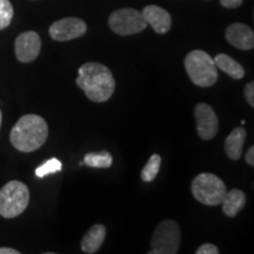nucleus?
Wrapping results in <instances>:
<instances>
[{
  "mask_svg": "<svg viewBox=\"0 0 254 254\" xmlns=\"http://www.w3.org/2000/svg\"><path fill=\"white\" fill-rule=\"evenodd\" d=\"M77 85L88 99L94 103H104L112 97L116 90V80L109 67L99 63H86L78 69Z\"/></svg>",
  "mask_w": 254,
  "mask_h": 254,
  "instance_id": "f257e3e1",
  "label": "nucleus"
},
{
  "mask_svg": "<svg viewBox=\"0 0 254 254\" xmlns=\"http://www.w3.org/2000/svg\"><path fill=\"white\" fill-rule=\"evenodd\" d=\"M47 136L49 126L45 119L37 114H26L13 126L9 140L18 151L30 153L45 144Z\"/></svg>",
  "mask_w": 254,
  "mask_h": 254,
  "instance_id": "f03ea898",
  "label": "nucleus"
},
{
  "mask_svg": "<svg viewBox=\"0 0 254 254\" xmlns=\"http://www.w3.org/2000/svg\"><path fill=\"white\" fill-rule=\"evenodd\" d=\"M185 68L190 81L199 87H211L218 80L214 60L202 50L190 51L185 58Z\"/></svg>",
  "mask_w": 254,
  "mask_h": 254,
  "instance_id": "7ed1b4c3",
  "label": "nucleus"
},
{
  "mask_svg": "<svg viewBox=\"0 0 254 254\" xmlns=\"http://www.w3.org/2000/svg\"><path fill=\"white\" fill-rule=\"evenodd\" d=\"M30 202V190L24 183L12 180L0 190V215L12 219L20 215Z\"/></svg>",
  "mask_w": 254,
  "mask_h": 254,
  "instance_id": "20e7f679",
  "label": "nucleus"
},
{
  "mask_svg": "<svg viewBox=\"0 0 254 254\" xmlns=\"http://www.w3.org/2000/svg\"><path fill=\"white\" fill-rule=\"evenodd\" d=\"M193 195L201 204L218 206L226 193V185L220 178L212 173H200L190 185Z\"/></svg>",
  "mask_w": 254,
  "mask_h": 254,
  "instance_id": "39448f33",
  "label": "nucleus"
},
{
  "mask_svg": "<svg viewBox=\"0 0 254 254\" xmlns=\"http://www.w3.org/2000/svg\"><path fill=\"white\" fill-rule=\"evenodd\" d=\"M150 254H176L180 246V227L173 220L161 221L154 230Z\"/></svg>",
  "mask_w": 254,
  "mask_h": 254,
  "instance_id": "423d86ee",
  "label": "nucleus"
},
{
  "mask_svg": "<svg viewBox=\"0 0 254 254\" xmlns=\"http://www.w3.org/2000/svg\"><path fill=\"white\" fill-rule=\"evenodd\" d=\"M109 25L111 30L119 36H132L144 31L147 23L141 12L134 8H120L111 14Z\"/></svg>",
  "mask_w": 254,
  "mask_h": 254,
  "instance_id": "0eeeda50",
  "label": "nucleus"
},
{
  "mask_svg": "<svg viewBox=\"0 0 254 254\" xmlns=\"http://www.w3.org/2000/svg\"><path fill=\"white\" fill-rule=\"evenodd\" d=\"M87 25L79 18H64L51 25L50 36L53 40L68 41L86 33Z\"/></svg>",
  "mask_w": 254,
  "mask_h": 254,
  "instance_id": "6e6552de",
  "label": "nucleus"
},
{
  "mask_svg": "<svg viewBox=\"0 0 254 254\" xmlns=\"http://www.w3.org/2000/svg\"><path fill=\"white\" fill-rule=\"evenodd\" d=\"M196 131L202 140H211L219 131V119L208 104H198L194 109Z\"/></svg>",
  "mask_w": 254,
  "mask_h": 254,
  "instance_id": "1a4fd4ad",
  "label": "nucleus"
},
{
  "mask_svg": "<svg viewBox=\"0 0 254 254\" xmlns=\"http://www.w3.org/2000/svg\"><path fill=\"white\" fill-rule=\"evenodd\" d=\"M15 56L20 63H31L37 59L41 50V40L39 34L34 31L21 33L15 39Z\"/></svg>",
  "mask_w": 254,
  "mask_h": 254,
  "instance_id": "9d476101",
  "label": "nucleus"
},
{
  "mask_svg": "<svg viewBox=\"0 0 254 254\" xmlns=\"http://www.w3.org/2000/svg\"><path fill=\"white\" fill-rule=\"evenodd\" d=\"M226 39L238 50L249 51L254 47V32L245 24L234 23L230 25L226 30Z\"/></svg>",
  "mask_w": 254,
  "mask_h": 254,
  "instance_id": "9b49d317",
  "label": "nucleus"
},
{
  "mask_svg": "<svg viewBox=\"0 0 254 254\" xmlns=\"http://www.w3.org/2000/svg\"><path fill=\"white\" fill-rule=\"evenodd\" d=\"M142 17L146 23L150 24L152 28L159 34H165L172 26V18L166 9L157 5H148L142 9Z\"/></svg>",
  "mask_w": 254,
  "mask_h": 254,
  "instance_id": "f8f14e48",
  "label": "nucleus"
},
{
  "mask_svg": "<svg viewBox=\"0 0 254 254\" xmlns=\"http://www.w3.org/2000/svg\"><path fill=\"white\" fill-rule=\"evenodd\" d=\"M105 238H106V227L100 224L93 225V226L86 232V234L82 237V252L87 254H93L95 252H98L101 245H103Z\"/></svg>",
  "mask_w": 254,
  "mask_h": 254,
  "instance_id": "ddd939ff",
  "label": "nucleus"
},
{
  "mask_svg": "<svg viewBox=\"0 0 254 254\" xmlns=\"http://www.w3.org/2000/svg\"><path fill=\"white\" fill-rule=\"evenodd\" d=\"M247 132L244 127H236L225 140V152L232 160H239L243 155Z\"/></svg>",
  "mask_w": 254,
  "mask_h": 254,
  "instance_id": "4468645a",
  "label": "nucleus"
},
{
  "mask_svg": "<svg viewBox=\"0 0 254 254\" xmlns=\"http://www.w3.org/2000/svg\"><path fill=\"white\" fill-rule=\"evenodd\" d=\"M222 211L230 218H234L246 205V194L241 190L233 189L225 193L221 200Z\"/></svg>",
  "mask_w": 254,
  "mask_h": 254,
  "instance_id": "2eb2a0df",
  "label": "nucleus"
},
{
  "mask_svg": "<svg viewBox=\"0 0 254 254\" xmlns=\"http://www.w3.org/2000/svg\"><path fill=\"white\" fill-rule=\"evenodd\" d=\"M213 60L217 68H220L222 72L226 73L231 78L239 80L245 75V69H244L243 66L233 58H231L230 56L225 55V53L218 55Z\"/></svg>",
  "mask_w": 254,
  "mask_h": 254,
  "instance_id": "dca6fc26",
  "label": "nucleus"
},
{
  "mask_svg": "<svg viewBox=\"0 0 254 254\" xmlns=\"http://www.w3.org/2000/svg\"><path fill=\"white\" fill-rule=\"evenodd\" d=\"M112 155L110 152L101 151V152H92V153H87L84 157L85 165L90 167L95 168H109L112 166Z\"/></svg>",
  "mask_w": 254,
  "mask_h": 254,
  "instance_id": "f3484780",
  "label": "nucleus"
},
{
  "mask_svg": "<svg viewBox=\"0 0 254 254\" xmlns=\"http://www.w3.org/2000/svg\"><path fill=\"white\" fill-rule=\"evenodd\" d=\"M161 165V157L159 154H152L148 161L142 168L141 171V179L146 183L153 182L157 177V174L160 170Z\"/></svg>",
  "mask_w": 254,
  "mask_h": 254,
  "instance_id": "a211bd4d",
  "label": "nucleus"
},
{
  "mask_svg": "<svg viewBox=\"0 0 254 254\" xmlns=\"http://www.w3.org/2000/svg\"><path fill=\"white\" fill-rule=\"evenodd\" d=\"M62 170H63L62 161L57 158H51L47 161H45L43 165H40L39 167H37L36 176L38 178H44L49 176V174L60 172Z\"/></svg>",
  "mask_w": 254,
  "mask_h": 254,
  "instance_id": "6ab92c4d",
  "label": "nucleus"
},
{
  "mask_svg": "<svg viewBox=\"0 0 254 254\" xmlns=\"http://www.w3.org/2000/svg\"><path fill=\"white\" fill-rule=\"evenodd\" d=\"M13 18V7L9 0H0V30H4L11 24Z\"/></svg>",
  "mask_w": 254,
  "mask_h": 254,
  "instance_id": "aec40b11",
  "label": "nucleus"
},
{
  "mask_svg": "<svg viewBox=\"0 0 254 254\" xmlns=\"http://www.w3.org/2000/svg\"><path fill=\"white\" fill-rule=\"evenodd\" d=\"M218 247L213 244H204L195 251V254H218Z\"/></svg>",
  "mask_w": 254,
  "mask_h": 254,
  "instance_id": "412c9836",
  "label": "nucleus"
},
{
  "mask_svg": "<svg viewBox=\"0 0 254 254\" xmlns=\"http://www.w3.org/2000/svg\"><path fill=\"white\" fill-rule=\"evenodd\" d=\"M245 98L247 100V103L250 104L251 107H254V82L251 81L245 86Z\"/></svg>",
  "mask_w": 254,
  "mask_h": 254,
  "instance_id": "4be33fe9",
  "label": "nucleus"
},
{
  "mask_svg": "<svg viewBox=\"0 0 254 254\" xmlns=\"http://www.w3.org/2000/svg\"><path fill=\"white\" fill-rule=\"evenodd\" d=\"M244 0H220L221 5L226 8H238L243 4Z\"/></svg>",
  "mask_w": 254,
  "mask_h": 254,
  "instance_id": "5701e85b",
  "label": "nucleus"
},
{
  "mask_svg": "<svg viewBox=\"0 0 254 254\" xmlns=\"http://www.w3.org/2000/svg\"><path fill=\"white\" fill-rule=\"evenodd\" d=\"M246 163L250 165V166H254V147L251 146L250 150L247 151L246 153Z\"/></svg>",
  "mask_w": 254,
  "mask_h": 254,
  "instance_id": "b1692460",
  "label": "nucleus"
},
{
  "mask_svg": "<svg viewBox=\"0 0 254 254\" xmlns=\"http://www.w3.org/2000/svg\"><path fill=\"white\" fill-rule=\"evenodd\" d=\"M20 252L9 247H0V254H19Z\"/></svg>",
  "mask_w": 254,
  "mask_h": 254,
  "instance_id": "393cba45",
  "label": "nucleus"
},
{
  "mask_svg": "<svg viewBox=\"0 0 254 254\" xmlns=\"http://www.w3.org/2000/svg\"><path fill=\"white\" fill-rule=\"evenodd\" d=\"M0 126H1V111H0Z\"/></svg>",
  "mask_w": 254,
  "mask_h": 254,
  "instance_id": "a878e982",
  "label": "nucleus"
}]
</instances>
